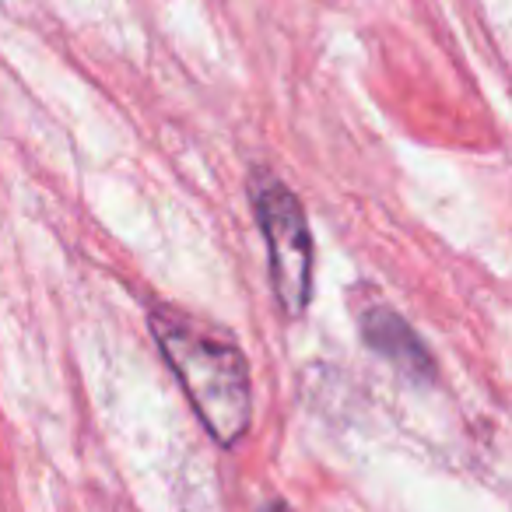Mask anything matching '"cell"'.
I'll list each match as a JSON object with an SVG mask.
<instances>
[{
	"instance_id": "7a4b0ae2",
	"label": "cell",
	"mask_w": 512,
	"mask_h": 512,
	"mask_svg": "<svg viewBox=\"0 0 512 512\" xmlns=\"http://www.w3.org/2000/svg\"><path fill=\"white\" fill-rule=\"evenodd\" d=\"M249 197H253L256 225L267 242L278 306L288 316H302L313 299V235H309L306 211L299 197L267 169L253 172Z\"/></svg>"
},
{
	"instance_id": "277c9868",
	"label": "cell",
	"mask_w": 512,
	"mask_h": 512,
	"mask_svg": "<svg viewBox=\"0 0 512 512\" xmlns=\"http://www.w3.org/2000/svg\"><path fill=\"white\" fill-rule=\"evenodd\" d=\"M267 512H292V509H285V505H274V509H267Z\"/></svg>"
},
{
	"instance_id": "3957f363",
	"label": "cell",
	"mask_w": 512,
	"mask_h": 512,
	"mask_svg": "<svg viewBox=\"0 0 512 512\" xmlns=\"http://www.w3.org/2000/svg\"><path fill=\"white\" fill-rule=\"evenodd\" d=\"M362 337L379 358L393 365L397 372L411 379H432V358H428L425 344L418 341L404 316H397L390 306H369L362 313Z\"/></svg>"
},
{
	"instance_id": "6da1fadb",
	"label": "cell",
	"mask_w": 512,
	"mask_h": 512,
	"mask_svg": "<svg viewBox=\"0 0 512 512\" xmlns=\"http://www.w3.org/2000/svg\"><path fill=\"white\" fill-rule=\"evenodd\" d=\"M148 327L211 439L235 446L253 421L249 365L235 341L176 306H155Z\"/></svg>"
}]
</instances>
